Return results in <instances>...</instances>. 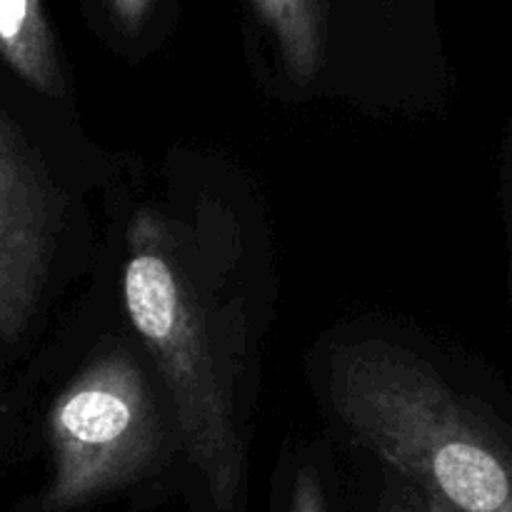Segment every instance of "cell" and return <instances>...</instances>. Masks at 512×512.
Wrapping results in <instances>:
<instances>
[{"instance_id":"obj_8","label":"cell","mask_w":512,"mask_h":512,"mask_svg":"<svg viewBox=\"0 0 512 512\" xmlns=\"http://www.w3.org/2000/svg\"><path fill=\"white\" fill-rule=\"evenodd\" d=\"M108 8L120 28L128 33H138L153 8V0H108Z\"/></svg>"},{"instance_id":"obj_6","label":"cell","mask_w":512,"mask_h":512,"mask_svg":"<svg viewBox=\"0 0 512 512\" xmlns=\"http://www.w3.org/2000/svg\"><path fill=\"white\" fill-rule=\"evenodd\" d=\"M290 78L310 83L325 58V0H253Z\"/></svg>"},{"instance_id":"obj_1","label":"cell","mask_w":512,"mask_h":512,"mask_svg":"<svg viewBox=\"0 0 512 512\" xmlns=\"http://www.w3.org/2000/svg\"><path fill=\"white\" fill-rule=\"evenodd\" d=\"M330 398L353 440L450 512H512V455L418 355L383 340L333 355Z\"/></svg>"},{"instance_id":"obj_9","label":"cell","mask_w":512,"mask_h":512,"mask_svg":"<svg viewBox=\"0 0 512 512\" xmlns=\"http://www.w3.org/2000/svg\"><path fill=\"white\" fill-rule=\"evenodd\" d=\"M420 512H450L440 500L430 498V495H423V503H420Z\"/></svg>"},{"instance_id":"obj_5","label":"cell","mask_w":512,"mask_h":512,"mask_svg":"<svg viewBox=\"0 0 512 512\" xmlns=\"http://www.w3.org/2000/svg\"><path fill=\"white\" fill-rule=\"evenodd\" d=\"M0 60L38 93L48 98L65 93L63 65L43 0H0Z\"/></svg>"},{"instance_id":"obj_10","label":"cell","mask_w":512,"mask_h":512,"mask_svg":"<svg viewBox=\"0 0 512 512\" xmlns=\"http://www.w3.org/2000/svg\"><path fill=\"white\" fill-rule=\"evenodd\" d=\"M380 512H420L415 508H410L408 503H403V500H388V503L383 505V510Z\"/></svg>"},{"instance_id":"obj_7","label":"cell","mask_w":512,"mask_h":512,"mask_svg":"<svg viewBox=\"0 0 512 512\" xmlns=\"http://www.w3.org/2000/svg\"><path fill=\"white\" fill-rule=\"evenodd\" d=\"M288 512H328L323 483H320V475L313 465H303L295 475Z\"/></svg>"},{"instance_id":"obj_2","label":"cell","mask_w":512,"mask_h":512,"mask_svg":"<svg viewBox=\"0 0 512 512\" xmlns=\"http://www.w3.org/2000/svg\"><path fill=\"white\" fill-rule=\"evenodd\" d=\"M123 303L168 385L190 463L215 505L233 510L245 455L218 323L183 243L153 210H138L125 233Z\"/></svg>"},{"instance_id":"obj_4","label":"cell","mask_w":512,"mask_h":512,"mask_svg":"<svg viewBox=\"0 0 512 512\" xmlns=\"http://www.w3.org/2000/svg\"><path fill=\"white\" fill-rule=\"evenodd\" d=\"M60 198L20 125L0 110V350L28 328L48 280Z\"/></svg>"},{"instance_id":"obj_3","label":"cell","mask_w":512,"mask_h":512,"mask_svg":"<svg viewBox=\"0 0 512 512\" xmlns=\"http://www.w3.org/2000/svg\"><path fill=\"white\" fill-rule=\"evenodd\" d=\"M53 475L45 508H83L135 483L163 448V425L140 365L113 350L85 365L45 420Z\"/></svg>"}]
</instances>
